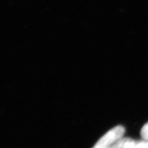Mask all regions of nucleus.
I'll return each mask as SVG.
<instances>
[{
  "instance_id": "obj_1",
  "label": "nucleus",
  "mask_w": 148,
  "mask_h": 148,
  "mask_svg": "<svg viewBox=\"0 0 148 148\" xmlns=\"http://www.w3.org/2000/svg\"><path fill=\"white\" fill-rule=\"evenodd\" d=\"M124 134L125 128L123 126H115L105 134L92 147V148H110L119 140L123 138Z\"/></svg>"
},
{
  "instance_id": "obj_2",
  "label": "nucleus",
  "mask_w": 148,
  "mask_h": 148,
  "mask_svg": "<svg viewBox=\"0 0 148 148\" xmlns=\"http://www.w3.org/2000/svg\"><path fill=\"white\" fill-rule=\"evenodd\" d=\"M135 141L128 138H123L110 148H132Z\"/></svg>"
},
{
  "instance_id": "obj_3",
  "label": "nucleus",
  "mask_w": 148,
  "mask_h": 148,
  "mask_svg": "<svg viewBox=\"0 0 148 148\" xmlns=\"http://www.w3.org/2000/svg\"><path fill=\"white\" fill-rule=\"evenodd\" d=\"M132 148H148V141L143 140L140 141H135Z\"/></svg>"
},
{
  "instance_id": "obj_4",
  "label": "nucleus",
  "mask_w": 148,
  "mask_h": 148,
  "mask_svg": "<svg viewBox=\"0 0 148 148\" xmlns=\"http://www.w3.org/2000/svg\"><path fill=\"white\" fill-rule=\"evenodd\" d=\"M141 135L144 140L148 141V122H147L141 129Z\"/></svg>"
}]
</instances>
